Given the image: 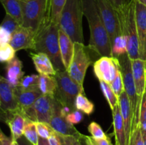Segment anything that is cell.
Listing matches in <instances>:
<instances>
[{
	"mask_svg": "<svg viewBox=\"0 0 146 145\" xmlns=\"http://www.w3.org/2000/svg\"><path fill=\"white\" fill-rule=\"evenodd\" d=\"M82 3L84 15L87 18L91 34L88 46L99 56L112 57L111 41L103 22L97 0H82Z\"/></svg>",
	"mask_w": 146,
	"mask_h": 145,
	"instance_id": "1",
	"label": "cell"
},
{
	"mask_svg": "<svg viewBox=\"0 0 146 145\" xmlns=\"http://www.w3.org/2000/svg\"><path fill=\"white\" fill-rule=\"evenodd\" d=\"M59 25L51 20H46L35 34L33 50L46 53L52 61L56 71H66L59 46Z\"/></svg>",
	"mask_w": 146,
	"mask_h": 145,
	"instance_id": "2",
	"label": "cell"
},
{
	"mask_svg": "<svg viewBox=\"0 0 146 145\" xmlns=\"http://www.w3.org/2000/svg\"><path fill=\"white\" fill-rule=\"evenodd\" d=\"M82 0H67L61 14L59 27L74 43L84 44Z\"/></svg>",
	"mask_w": 146,
	"mask_h": 145,
	"instance_id": "3",
	"label": "cell"
},
{
	"mask_svg": "<svg viewBox=\"0 0 146 145\" xmlns=\"http://www.w3.org/2000/svg\"><path fill=\"white\" fill-rule=\"evenodd\" d=\"M135 0H131L125 7L117 10L122 28V35L128 41L127 53L131 60L140 58L139 41L135 16Z\"/></svg>",
	"mask_w": 146,
	"mask_h": 145,
	"instance_id": "4",
	"label": "cell"
},
{
	"mask_svg": "<svg viewBox=\"0 0 146 145\" xmlns=\"http://www.w3.org/2000/svg\"><path fill=\"white\" fill-rule=\"evenodd\" d=\"M120 63L121 73L123 80L124 90L126 92L131 104L133 112V132L139 127L140 108H141V98L137 93L136 87L133 75L131 60L128 53H124L118 57Z\"/></svg>",
	"mask_w": 146,
	"mask_h": 145,
	"instance_id": "5",
	"label": "cell"
},
{
	"mask_svg": "<svg viewBox=\"0 0 146 145\" xmlns=\"http://www.w3.org/2000/svg\"><path fill=\"white\" fill-rule=\"evenodd\" d=\"M22 26L36 34L43 23L51 18L50 0H21Z\"/></svg>",
	"mask_w": 146,
	"mask_h": 145,
	"instance_id": "6",
	"label": "cell"
},
{
	"mask_svg": "<svg viewBox=\"0 0 146 145\" xmlns=\"http://www.w3.org/2000/svg\"><path fill=\"white\" fill-rule=\"evenodd\" d=\"M57 82V90L54 98L62 106H66L74 110L76 97L80 93H84V87L78 85L66 70L57 71L54 75Z\"/></svg>",
	"mask_w": 146,
	"mask_h": 145,
	"instance_id": "7",
	"label": "cell"
},
{
	"mask_svg": "<svg viewBox=\"0 0 146 145\" xmlns=\"http://www.w3.org/2000/svg\"><path fill=\"white\" fill-rule=\"evenodd\" d=\"M91 51L89 47L84 44L74 43V56L67 71L70 76L82 87L87 69L93 63Z\"/></svg>",
	"mask_w": 146,
	"mask_h": 145,
	"instance_id": "8",
	"label": "cell"
},
{
	"mask_svg": "<svg viewBox=\"0 0 146 145\" xmlns=\"http://www.w3.org/2000/svg\"><path fill=\"white\" fill-rule=\"evenodd\" d=\"M56 104L57 100L54 97L42 95L23 115L29 120L49 124Z\"/></svg>",
	"mask_w": 146,
	"mask_h": 145,
	"instance_id": "9",
	"label": "cell"
},
{
	"mask_svg": "<svg viewBox=\"0 0 146 145\" xmlns=\"http://www.w3.org/2000/svg\"><path fill=\"white\" fill-rule=\"evenodd\" d=\"M97 2L103 22L109 36L112 48L115 38L122 35V28L119 15L115 7L108 0H97Z\"/></svg>",
	"mask_w": 146,
	"mask_h": 145,
	"instance_id": "10",
	"label": "cell"
},
{
	"mask_svg": "<svg viewBox=\"0 0 146 145\" xmlns=\"http://www.w3.org/2000/svg\"><path fill=\"white\" fill-rule=\"evenodd\" d=\"M121 70L118 58L104 56L97 60L94 65V71L99 80L111 84Z\"/></svg>",
	"mask_w": 146,
	"mask_h": 145,
	"instance_id": "11",
	"label": "cell"
},
{
	"mask_svg": "<svg viewBox=\"0 0 146 145\" xmlns=\"http://www.w3.org/2000/svg\"><path fill=\"white\" fill-rule=\"evenodd\" d=\"M61 106V104L57 101L54 115L51 117L49 124H48V125L58 135L64 136H71V137H74L80 140L84 134L78 132L76 129L74 125L70 124L66 120V117H64V116L61 115V112H60Z\"/></svg>",
	"mask_w": 146,
	"mask_h": 145,
	"instance_id": "12",
	"label": "cell"
},
{
	"mask_svg": "<svg viewBox=\"0 0 146 145\" xmlns=\"http://www.w3.org/2000/svg\"><path fill=\"white\" fill-rule=\"evenodd\" d=\"M0 109L1 117L18 110L14 88L4 77L0 78Z\"/></svg>",
	"mask_w": 146,
	"mask_h": 145,
	"instance_id": "13",
	"label": "cell"
},
{
	"mask_svg": "<svg viewBox=\"0 0 146 145\" xmlns=\"http://www.w3.org/2000/svg\"><path fill=\"white\" fill-rule=\"evenodd\" d=\"M135 16L139 41L140 58L146 61V7L136 0Z\"/></svg>",
	"mask_w": 146,
	"mask_h": 145,
	"instance_id": "14",
	"label": "cell"
},
{
	"mask_svg": "<svg viewBox=\"0 0 146 145\" xmlns=\"http://www.w3.org/2000/svg\"><path fill=\"white\" fill-rule=\"evenodd\" d=\"M1 119L9 126L11 132V137L14 142H17L24 136V130L27 119L19 110L11 112L2 117Z\"/></svg>",
	"mask_w": 146,
	"mask_h": 145,
	"instance_id": "15",
	"label": "cell"
},
{
	"mask_svg": "<svg viewBox=\"0 0 146 145\" xmlns=\"http://www.w3.org/2000/svg\"><path fill=\"white\" fill-rule=\"evenodd\" d=\"M35 34L31 30L20 26L13 34L9 44L16 51L20 50H33Z\"/></svg>",
	"mask_w": 146,
	"mask_h": 145,
	"instance_id": "16",
	"label": "cell"
},
{
	"mask_svg": "<svg viewBox=\"0 0 146 145\" xmlns=\"http://www.w3.org/2000/svg\"><path fill=\"white\" fill-rule=\"evenodd\" d=\"M118 105L122 115L126 136V144L129 145L130 139L133 134V112L131 104L125 90L118 97Z\"/></svg>",
	"mask_w": 146,
	"mask_h": 145,
	"instance_id": "17",
	"label": "cell"
},
{
	"mask_svg": "<svg viewBox=\"0 0 146 145\" xmlns=\"http://www.w3.org/2000/svg\"><path fill=\"white\" fill-rule=\"evenodd\" d=\"M131 65L137 93L142 97L146 88V61L141 58L131 60Z\"/></svg>",
	"mask_w": 146,
	"mask_h": 145,
	"instance_id": "18",
	"label": "cell"
},
{
	"mask_svg": "<svg viewBox=\"0 0 146 145\" xmlns=\"http://www.w3.org/2000/svg\"><path fill=\"white\" fill-rule=\"evenodd\" d=\"M14 92L18 103V110L22 114L31 108L36 100L42 95L40 90H21L17 88H14Z\"/></svg>",
	"mask_w": 146,
	"mask_h": 145,
	"instance_id": "19",
	"label": "cell"
},
{
	"mask_svg": "<svg viewBox=\"0 0 146 145\" xmlns=\"http://www.w3.org/2000/svg\"><path fill=\"white\" fill-rule=\"evenodd\" d=\"M59 46L63 63L65 69L68 71L74 56V42L61 28H59Z\"/></svg>",
	"mask_w": 146,
	"mask_h": 145,
	"instance_id": "20",
	"label": "cell"
},
{
	"mask_svg": "<svg viewBox=\"0 0 146 145\" xmlns=\"http://www.w3.org/2000/svg\"><path fill=\"white\" fill-rule=\"evenodd\" d=\"M22 66V62L18 57H15L6 65L5 78L14 88L19 85L21 79L24 76Z\"/></svg>",
	"mask_w": 146,
	"mask_h": 145,
	"instance_id": "21",
	"label": "cell"
},
{
	"mask_svg": "<svg viewBox=\"0 0 146 145\" xmlns=\"http://www.w3.org/2000/svg\"><path fill=\"white\" fill-rule=\"evenodd\" d=\"M30 57L39 74L55 75L57 71L49 57L44 53H30Z\"/></svg>",
	"mask_w": 146,
	"mask_h": 145,
	"instance_id": "22",
	"label": "cell"
},
{
	"mask_svg": "<svg viewBox=\"0 0 146 145\" xmlns=\"http://www.w3.org/2000/svg\"><path fill=\"white\" fill-rule=\"evenodd\" d=\"M112 115L115 145H127L125 127L119 105L112 109Z\"/></svg>",
	"mask_w": 146,
	"mask_h": 145,
	"instance_id": "23",
	"label": "cell"
},
{
	"mask_svg": "<svg viewBox=\"0 0 146 145\" xmlns=\"http://www.w3.org/2000/svg\"><path fill=\"white\" fill-rule=\"evenodd\" d=\"M21 26L13 17L6 14L0 26V44H9L13 34Z\"/></svg>",
	"mask_w": 146,
	"mask_h": 145,
	"instance_id": "24",
	"label": "cell"
},
{
	"mask_svg": "<svg viewBox=\"0 0 146 145\" xmlns=\"http://www.w3.org/2000/svg\"><path fill=\"white\" fill-rule=\"evenodd\" d=\"M38 88L40 92L44 95L55 96L57 90V82L54 75L39 74Z\"/></svg>",
	"mask_w": 146,
	"mask_h": 145,
	"instance_id": "25",
	"label": "cell"
},
{
	"mask_svg": "<svg viewBox=\"0 0 146 145\" xmlns=\"http://www.w3.org/2000/svg\"><path fill=\"white\" fill-rule=\"evenodd\" d=\"M1 2L5 9L6 14L15 18L22 26L23 10L21 0H1Z\"/></svg>",
	"mask_w": 146,
	"mask_h": 145,
	"instance_id": "26",
	"label": "cell"
},
{
	"mask_svg": "<svg viewBox=\"0 0 146 145\" xmlns=\"http://www.w3.org/2000/svg\"><path fill=\"white\" fill-rule=\"evenodd\" d=\"M75 107L76 109L81 111L86 115H91L95 109L94 104L85 96L84 93H80L76 97L75 101Z\"/></svg>",
	"mask_w": 146,
	"mask_h": 145,
	"instance_id": "27",
	"label": "cell"
},
{
	"mask_svg": "<svg viewBox=\"0 0 146 145\" xmlns=\"http://www.w3.org/2000/svg\"><path fill=\"white\" fill-rule=\"evenodd\" d=\"M38 75H25L22 78L19 85L16 88L21 90L34 91L39 90L38 88Z\"/></svg>",
	"mask_w": 146,
	"mask_h": 145,
	"instance_id": "28",
	"label": "cell"
},
{
	"mask_svg": "<svg viewBox=\"0 0 146 145\" xmlns=\"http://www.w3.org/2000/svg\"><path fill=\"white\" fill-rule=\"evenodd\" d=\"M100 86H101V90L104 97L106 99L111 110L114 109L115 106L118 105V98L116 96L115 92L113 91L112 88H111L109 84L104 82L103 80H99Z\"/></svg>",
	"mask_w": 146,
	"mask_h": 145,
	"instance_id": "29",
	"label": "cell"
},
{
	"mask_svg": "<svg viewBox=\"0 0 146 145\" xmlns=\"http://www.w3.org/2000/svg\"><path fill=\"white\" fill-rule=\"evenodd\" d=\"M67 0H50V12L51 20L59 25L61 11Z\"/></svg>",
	"mask_w": 146,
	"mask_h": 145,
	"instance_id": "30",
	"label": "cell"
},
{
	"mask_svg": "<svg viewBox=\"0 0 146 145\" xmlns=\"http://www.w3.org/2000/svg\"><path fill=\"white\" fill-rule=\"evenodd\" d=\"M24 136L32 145H38V136L34 122L27 119L24 130Z\"/></svg>",
	"mask_w": 146,
	"mask_h": 145,
	"instance_id": "31",
	"label": "cell"
},
{
	"mask_svg": "<svg viewBox=\"0 0 146 145\" xmlns=\"http://www.w3.org/2000/svg\"><path fill=\"white\" fill-rule=\"evenodd\" d=\"M128 41L125 36L121 35L117 37L112 45L113 56L118 58L120 55L127 53Z\"/></svg>",
	"mask_w": 146,
	"mask_h": 145,
	"instance_id": "32",
	"label": "cell"
},
{
	"mask_svg": "<svg viewBox=\"0 0 146 145\" xmlns=\"http://www.w3.org/2000/svg\"><path fill=\"white\" fill-rule=\"evenodd\" d=\"M17 51L9 44H0V61L1 63H8L15 58Z\"/></svg>",
	"mask_w": 146,
	"mask_h": 145,
	"instance_id": "33",
	"label": "cell"
},
{
	"mask_svg": "<svg viewBox=\"0 0 146 145\" xmlns=\"http://www.w3.org/2000/svg\"><path fill=\"white\" fill-rule=\"evenodd\" d=\"M36 127L37 133L39 137L48 139L51 135L55 133L54 129L46 123L40 122H34Z\"/></svg>",
	"mask_w": 146,
	"mask_h": 145,
	"instance_id": "34",
	"label": "cell"
},
{
	"mask_svg": "<svg viewBox=\"0 0 146 145\" xmlns=\"http://www.w3.org/2000/svg\"><path fill=\"white\" fill-rule=\"evenodd\" d=\"M110 86L112 88L113 91L115 92V94L116 95V96L118 97V98L124 91L123 80V76L121 70H120L119 72H118L115 79H114L111 82V83L110 84Z\"/></svg>",
	"mask_w": 146,
	"mask_h": 145,
	"instance_id": "35",
	"label": "cell"
},
{
	"mask_svg": "<svg viewBox=\"0 0 146 145\" xmlns=\"http://www.w3.org/2000/svg\"><path fill=\"white\" fill-rule=\"evenodd\" d=\"M88 131L91 136L96 139H105L108 135L104 132L101 127L96 122H91L88 127Z\"/></svg>",
	"mask_w": 146,
	"mask_h": 145,
	"instance_id": "36",
	"label": "cell"
},
{
	"mask_svg": "<svg viewBox=\"0 0 146 145\" xmlns=\"http://www.w3.org/2000/svg\"><path fill=\"white\" fill-rule=\"evenodd\" d=\"M79 141H83L87 145H113L109 136L105 139H96L92 136L84 134Z\"/></svg>",
	"mask_w": 146,
	"mask_h": 145,
	"instance_id": "37",
	"label": "cell"
},
{
	"mask_svg": "<svg viewBox=\"0 0 146 145\" xmlns=\"http://www.w3.org/2000/svg\"><path fill=\"white\" fill-rule=\"evenodd\" d=\"M66 119L71 125H77L84 119V113L78 109H74L66 117Z\"/></svg>",
	"mask_w": 146,
	"mask_h": 145,
	"instance_id": "38",
	"label": "cell"
},
{
	"mask_svg": "<svg viewBox=\"0 0 146 145\" xmlns=\"http://www.w3.org/2000/svg\"><path fill=\"white\" fill-rule=\"evenodd\" d=\"M129 145H145L140 127H138L133 132L130 139Z\"/></svg>",
	"mask_w": 146,
	"mask_h": 145,
	"instance_id": "39",
	"label": "cell"
},
{
	"mask_svg": "<svg viewBox=\"0 0 146 145\" xmlns=\"http://www.w3.org/2000/svg\"><path fill=\"white\" fill-rule=\"evenodd\" d=\"M146 122V88L141 98V108H140V122Z\"/></svg>",
	"mask_w": 146,
	"mask_h": 145,
	"instance_id": "40",
	"label": "cell"
},
{
	"mask_svg": "<svg viewBox=\"0 0 146 145\" xmlns=\"http://www.w3.org/2000/svg\"><path fill=\"white\" fill-rule=\"evenodd\" d=\"M108 1L115 7V9L118 10L127 5L131 1V0H108Z\"/></svg>",
	"mask_w": 146,
	"mask_h": 145,
	"instance_id": "41",
	"label": "cell"
},
{
	"mask_svg": "<svg viewBox=\"0 0 146 145\" xmlns=\"http://www.w3.org/2000/svg\"><path fill=\"white\" fill-rule=\"evenodd\" d=\"M0 145H14L11 137L6 136L2 131H0Z\"/></svg>",
	"mask_w": 146,
	"mask_h": 145,
	"instance_id": "42",
	"label": "cell"
},
{
	"mask_svg": "<svg viewBox=\"0 0 146 145\" xmlns=\"http://www.w3.org/2000/svg\"><path fill=\"white\" fill-rule=\"evenodd\" d=\"M50 145H62L59 136L56 133H54L48 139Z\"/></svg>",
	"mask_w": 146,
	"mask_h": 145,
	"instance_id": "43",
	"label": "cell"
},
{
	"mask_svg": "<svg viewBox=\"0 0 146 145\" xmlns=\"http://www.w3.org/2000/svg\"><path fill=\"white\" fill-rule=\"evenodd\" d=\"M17 142H18L19 145H32L31 142H29L24 136H22L21 138H19Z\"/></svg>",
	"mask_w": 146,
	"mask_h": 145,
	"instance_id": "44",
	"label": "cell"
},
{
	"mask_svg": "<svg viewBox=\"0 0 146 145\" xmlns=\"http://www.w3.org/2000/svg\"><path fill=\"white\" fill-rule=\"evenodd\" d=\"M38 145H50V144L47 139H44V138L39 137L38 138Z\"/></svg>",
	"mask_w": 146,
	"mask_h": 145,
	"instance_id": "45",
	"label": "cell"
},
{
	"mask_svg": "<svg viewBox=\"0 0 146 145\" xmlns=\"http://www.w3.org/2000/svg\"><path fill=\"white\" fill-rule=\"evenodd\" d=\"M139 127L140 128H141V130L146 132V122H141V123L139 124Z\"/></svg>",
	"mask_w": 146,
	"mask_h": 145,
	"instance_id": "46",
	"label": "cell"
},
{
	"mask_svg": "<svg viewBox=\"0 0 146 145\" xmlns=\"http://www.w3.org/2000/svg\"><path fill=\"white\" fill-rule=\"evenodd\" d=\"M141 132H142V135H143V138L144 144H145V145H146V132H145V131H142V130H141Z\"/></svg>",
	"mask_w": 146,
	"mask_h": 145,
	"instance_id": "47",
	"label": "cell"
},
{
	"mask_svg": "<svg viewBox=\"0 0 146 145\" xmlns=\"http://www.w3.org/2000/svg\"><path fill=\"white\" fill-rule=\"evenodd\" d=\"M72 145H82V144H81V142H80L79 140H78V139H75Z\"/></svg>",
	"mask_w": 146,
	"mask_h": 145,
	"instance_id": "48",
	"label": "cell"
},
{
	"mask_svg": "<svg viewBox=\"0 0 146 145\" xmlns=\"http://www.w3.org/2000/svg\"><path fill=\"white\" fill-rule=\"evenodd\" d=\"M136 1H138L139 3H141V4H143L144 6L146 7V0H136Z\"/></svg>",
	"mask_w": 146,
	"mask_h": 145,
	"instance_id": "49",
	"label": "cell"
},
{
	"mask_svg": "<svg viewBox=\"0 0 146 145\" xmlns=\"http://www.w3.org/2000/svg\"><path fill=\"white\" fill-rule=\"evenodd\" d=\"M80 142H81V144H82V145H87L86 144L85 142H83V141H80Z\"/></svg>",
	"mask_w": 146,
	"mask_h": 145,
	"instance_id": "50",
	"label": "cell"
},
{
	"mask_svg": "<svg viewBox=\"0 0 146 145\" xmlns=\"http://www.w3.org/2000/svg\"><path fill=\"white\" fill-rule=\"evenodd\" d=\"M14 145H19L18 142H14Z\"/></svg>",
	"mask_w": 146,
	"mask_h": 145,
	"instance_id": "51",
	"label": "cell"
}]
</instances>
